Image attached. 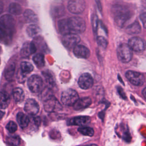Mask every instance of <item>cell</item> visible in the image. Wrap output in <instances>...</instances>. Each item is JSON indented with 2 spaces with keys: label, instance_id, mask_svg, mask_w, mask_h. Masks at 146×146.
<instances>
[{
  "label": "cell",
  "instance_id": "cell-1",
  "mask_svg": "<svg viewBox=\"0 0 146 146\" xmlns=\"http://www.w3.org/2000/svg\"><path fill=\"white\" fill-rule=\"evenodd\" d=\"M112 13L116 25L122 27L132 16L130 10L125 6L116 4L112 7Z\"/></svg>",
  "mask_w": 146,
  "mask_h": 146
},
{
  "label": "cell",
  "instance_id": "cell-2",
  "mask_svg": "<svg viewBox=\"0 0 146 146\" xmlns=\"http://www.w3.org/2000/svg\"><path fill=\"white\" fill-rule=\"evenodd\" d=\"M70 33L80 34L83 33L86 28L85 21L81 17H72L67 19Z\"/></svg>",
  "mask_w": 146,
  "mask_h": 146
},
{
  "label": "cell",
  "instance_id": "cell-3",
  "mask_svg": "<svg viewBox=\"0 0 146 146\" xmlns=\"http://www.w3.org/2000/svg\"><path fill=\"white\" fill-rule=\"evenodd\" d=\"M15 21L14 18L9 14H5L0 18V26L8 36L13 34L15 29Z\"/></svg>",
  "mask_w": 146,
  "mask_h": 146
},
{
  "label": "cell",
  "instance_id": "cell-4",
  "mask_svg": "<svg viewBox=\"0 0 146 146\" xmlns=\"http://www.w3.org/2000/svg\"><path fill=\"white\" fill-rule=\"evenodd\" d=\"M117 56L119 60L123 63H128L132 59V50L128 44L122 43L117 48Z\"/></svg>",
  "mask_w": 146,
  "mask_h": 146
},
{
  "label": "cell",
  "instance_id": "cell-5",
  "mask_svg": "<svg viewBox=\"0 0 146 146\" xmlns=\"http://www.w3.org/2000/svg\"><path fill=\"white\" fill-rule=\"evenodd\" d=\"M79 98L78 92L73 89L69 88L62 92L61 95V102L66 106H73Z\"/></svg>",
  "mask_w": 146,
  "mask_h": 146
},
{
  "label": "cell",
  "instance_id": "cell-6",
  "mask_svg": "<svg viewBox=\"0 0 146 146\" xmlns=\"http://www.w3.org/2000/svg\"><path fill=\"white\" fill-rule=\"evenodd\" d=\"M44 110L47 112H55L62 109V106L58 99L52 95L46 98L43 103Z\"/></svg>",
  "mask_w": 146,
  "mask_h": 146
},
{
  "label": "cell",
  "instance_id": "cell-7",
  "mask_svg": "<svg viewBox=\"0 0 146 146\" xmlns=\"http://www.w3.org/2000/svg\"><path fill=\"white\" fill-rule=\"evenodd\" d=\"M43 85V83L42 78L37 75H33L28 79L27 86L32 92H40L42 89Z\"/></svg>",
  "mask_w": 146,
  "mask_h": 146
},
{
  "label": "cell",
  "instance_id": "cell-8",
  "mask_svg": "<svg viewBox=\"0 0 146 146\" xmlns=\"http://www.w3.org/2000/svg\"><path fill=\"white\" fill-rule=\"evenodd\" d=\"M125 76L127 79L135 86H141L144 83V76L140 72L129 70L126 72Z\"/></svg>",
  "mask_w": 146,
  "mask_h": 146
},
{
  "label": "cell",
  "instance_id": "cell-9",
  "mask_svg": "<svg viewBox=\"0 0 146 146\" xmlns=\"http://www.w3.org/2000/svg\"><path fill=\"white\" fill-rule=\"evenodd\" d=\"M86 8V2L84 0H71L68 2L67 9L70 12L79 14L84 10Z\"/></svg>",
  "mask_w": 146,
  "mask_h": 146
},
{
  "label": "cell",
  "instance_id": "cell-10",
  "mask_svg": "<svg viewBox=\"0 0 146 146\" xmlns=\"http://www.w3.org/2000/svg\"><path fill=\"white\" fill-rule=\"evenodd\" d=\"M80 38L79 36L76 34L70 33L63 35L62 41L63 44L67 48H74L80 42Z\"/></svg>",
  "mask_w": 146,
  "mask_h": 146
},
{
  "label": "cell",
  "instance_id": "cell-11",
  "mask_svg": "<svg viewBox=\"0 0 146 146\" xmlns=\"http://www.w3.org/2000/svg\"><path fill=\"white\" fill-rule=\"evenodd\" d=\"M128 46L136 52H141L146 48V43L144 40L138 36H135L128 40Z\"/></svg>",
  "mask_w": 146,
  "mask_h": 146
},
{
  "label": "cell",
  "instance_id": "cell-12",
  "mask_svg": "<svg viewBox=\"0 0 146 146\" xmlns=\"http://www.w3.org/2000/svg\"><path fill=\"white\" fill-rule=\"evenodd\" d=\"M78 83L82 89L88 90L92 87L94 80L90 74L88 73H84L79 77Z\"/></svg>",
  "mask_w": 146,
  "mask_h": 146
},
{
  "label": "cell",
  "instance_id": "cell-13",
  "mask_svg": "<svg viewBox=\"0 0 146 146\" xmlns=\"http://www.w3.org/2000/svg\"><path fill=\"white\" fill-rule=\"evenodd\" d=\"M24 109L28 114L34 116L38 113L39 111V106L35 100L33 99H29L25 103Z\"/></svg>",
  "mask_w": 146,
  "mask_h": 146
},
{
  "label": "cell",
  "instance_id": "cell-14",
  "mask_svg": "<svg viewBox=\"0 0 146 146\" xmlns=\"http://www.w3.org/2000/svg\"><path fill=\"white\" fill-rule=\"evenodd\" d=\"M91 117L88 116H78L70 119L67 121L68 125H74L83 126L90 123Z\"/></svg>",
  "mask_w": 146,
  "mask_h": 146
},
{
  "label": "cell",
  "instance_id": "cell-15",
  "mask_svg": "<svg viewBox=\"0 0 146 146\" xmlns=\"http://www.w3.org/2000/svg\"><path fill=\"white\" fill-rule=\"evenodd\" d=\"M74 55L80 58L87 59L90 55V50L84 46L83 45H77L73 50Z\"/></svg>",
  "mask_w": 146,
  "mask_h": 146
},
{
  "label": "cell",
  "instance_id": "cell-16",
  "mask_svg": "<svg viewBox=\"0 0 146 146\" xmlns=\"http://www.w3.org/2000/svg\"><path fill=\"white\" fill-rule=\"evenodd\" d=\"M92 103V100L90 97H83L79 98V99L74 104V109L75 110H81L89 107Z\"/></svg>",
  "mask_w": 146,
  "mask_h": 146
},
{
  "label": "cell",
  "instance_id": "cell-17",
  "mask_svg": "<svg viewBox=\"0 0 146 146\" xmlns=\"http://www.w3.org/2000/svg\"><path fill=\"white\" fill-rule=\"evenodd\" d=\"M36 51V47L33 42H26L21 48V55L23 57L28 56L30 54L35 52Z\"/></svg>",
  "mask_w": 146,
  "mask_h": 146
},
{
  "label": "cell",
  "instance_id": "cell-18",
  "mask_svg": "<svg viewBox=\"0 0 146 146\" xmlns=\"http://www.w3.org/2000/svg\"><path fill=\"white\" fill-rule=\"evenodd\" d=\"M17 120L19 125L22 128H26L30 123V119L28 116L21 112L17 113Z\"/></svg>",
  "mask_w": 146,
  "mask_h": 146
},
{
  "label": "cell",
  "instance_id": "cell-19",
  "mask_svg": "<svg viewBox=\"0 0 146 146\" xmlns=\"http://www.w3.org/2000/svg\"><path fill=\"white\" fill-rule=\"evenodd\" d=\"M23 17L27 23H35L38 20L37 15L31 9L25 10L23 13Z\"/></svg>",
  "mask_w": 146,
  "mask_h": 146
},
{
  "label": "cell",
  "instance_id": "cell-20",
  "mask_svg": "<svg viewBox=\"0 0 146 146\" xmlns=\"http://www.w3.org/2000/svg\"><path fill=\"white\" fill-rule=\"evenodd\" d=\"M58 26L59 31L61 34L65 35L70 33L67 22V19H62L59 21L58 23Z\"/></svg>",
  "mask_w": 146,
  "mask_h": 146
},
{
  "label": "cell",
  "instance_id": "cell-21",
  "mask_svg": "<svg viewBox=\"0 0 146 146\" xmlns=\"http://www.w3.org/2000/svg\"><path fill=\"white\" fill-rule=\"evenodd\" d=\"M10 99L9 95L5 91H0V108H6L10 103Z\"/></svg>",
  "mask_w": 146,
  "mask_h": 146
},
{
  "label": "cell",
  "instance_id": "cell-22",
  "mask_svg": "<svg viewBox=\"0 0 146 146\" xmlns=\"http://www.w3.org/2000/svg\"><path fill=\"white\" fill-rule=\"evenodd\" d=\"M13 98L16 103H21L25 99V94L22 88L17 87L14 89L13 92Z\"/></svg>",
  "mask_w": 146,
  "mask_h": 146
},
{
  "label": "cell",
  "instance_id": "cell-23",
  "mask_svg": "<svg viewBox=\"0 0 146 146\" xmlns=\"http://www.w3.org/2000/svg\"><path fill=\"white\" fill-rule=\"evenodd\" d=\"M126 32L129 34H136L141 32V26L138 22L136 21L126 28Z\"/></svg>",
  "mask_w": 146,
  "mask_h": 146
},
{
  "label": "cell",
  "instance_id": "cell-24",
  "mask_svg": "<svg viewBox=\"0 0 146 146\" xmlns=\"http://www.w3.org/2000/svg\"><path fill=\"white\" fill-rule=\"evenodd\" d=\"M15 69V63H10L6 68L5 72V77L7 80H11L13 78Z\"/></svg>",
  "mask_w": 146,
  "mask_h": 146
},
{
  "label": "cell",
  "instance_id": "cell-25",
  "mask_svg": "<svg viewBox=\"0 0 146 146\" xmlns=\"http://www.w3.org/2000/svg\"><path fill=\"white\" fill-rule=\"evenodd\" d=\"M51 15L55 17H61L65 13V10L63 5H56L52 7L51 10Z\"/></svg>",
  "mask_w": 146,
  "mask_h": 146
},
{
  "label": "cell",
  "instance_id": "cell-26",
  "mask_svg": "<svg viewBox=\"0 0 146 146\" xmlns=\"http://www.w3.org/2000/svg\"><path fill=\"white\" fill-rule=\"evenodd\" d=\"M9 10L10 13L15 15L21 14L23 11L22 6L19 3L16 2L11 3L9 5Z\"/></svg>",
  "mask_w": 146,
  "mask_h": 146
},
{
  "label": "cell",
  "instance_id": "cell-27",
  "mask_svg": "<svg viewBox=\"0 0 146 146\" xmlns=\"http://www.w3.org/2000/svg\"><path fill=\"white\" fill-rule=\"evenodd\" d=\"M40 31V28L38 26L33 24L29 25L26 29V32L27 35L31 38H33L36 36L39 33Z\"/></svg>",
  "mask_w": 146,
  "mask_h": 146
},
{
  "label": "cell",
  "instance_id": "cell-28",
  "mask_svg": "<svg viewBox=\"0 0 146 146\" xmlns=\"http://www.w3.org/2000/svg\"><path fill=\"white\" fill-rule=\"evenodd\" d=\"M33 60L34 63L38 67H42L44 66V55L42 54L39 53L35 54L33 58Z\"/></svg>",
  "mask_w": 146,
  "mask_h": 146
},
{
  "label": "cell",
  "instance_id": "cell-29",
  "mask_svg": "<svg viewBox=\"0 0 146 146\" xmlns=\"http://www.w3.org/2000/svg\"><path fill=\"white\" fill-rule=\"evenodd\" d=\"M20 70L23 73L27 74L33 71L34 67L31 63L28 62H23L21 63Z\"/></svg>",
  "mask_w": 146,
  "mask_h": 146
},
{
  "label": "cell",
  "instance_id": "cell-30",
  "mask_svg": "<svg viewBox=\"0 0 146 146\" xmlns=\"http://www.w3.org/2000/svg\"><path fill=\"white\" fill-rule=\"evenodd\" d=\"M78 131L84 136L92 137L94 135V130L92 128L90 127H82L78 129Z\"/></svg>",
  "mask_w": 146,
  "mask_h": 146
},
{
  "label": "cell",
  "instance_id": "cell-31",
  "mask_svg": "<svg viewBox=\"0 0 146 146\" xmlns=\"http://www.w3.org/2000/svg\"><path fill=\"white\" fill-rule=\"evenodd\" d=\"M7 143L10 146H18L21 143V139L18 136H11L6 139Z\"/></svg>",
  "mask_w": 146,
  "mask_h": 146
},
{
  "label": "cell",
  "instance_id": "cell-32",
  "mask_svg": "<svg viewBox=\"0 0 146 146\" xmlns=\"http://www.w3.org/2000/svg\"><path fill=\"white\" fill-rule=\"evenodd\" d=\"M43 75L45 79V80L49 85L53 86L54 85V80L52 75L48 72H43Z\"/></svg>",
  "mask_w": 146,
  "mask_h": 146
},
{
  "label": "cell",
  "instance_id": "cell-33",
  "mask_svg": "<svg viewBox=\"0 0 146 146\" xmlns=\"http://www.w3.org/2000/svg\"><path fill=\"white\" fill-rule=\"evenodd\" d=\"M17 124L13 121H9L6 126V129L10 133H14L17 130Z\"/></svg>",
  "mask_w": 146,
  "mask_h": 146
},
{
  "label": "cell",
  "instance_id": "cell-34",
  "mask_svg": "<svg viewBox=\"0 0 146 146\" xmlns=\"http://www.w3.org/2000/svg\"><path fill=\"white\" fill-rule=\"evenodd\" d=\"M91 24L93 29V31L96 34L98 29V18L96 14H94L92 16L91 18Z\"/></svg>",
  "mask_w": 146,
  "mask_h": 146
},
{
  "label": "cell",
  "instance_id": "cell-35",
  "mask_svg": "<svg viewBox=\"0 0 146 146\" xmlns=\"http://www.w3.org/2000/svg\"><path fill=\"white\" fill-rule=\"evenodd\" d=\"M96 41L97 43L98 44V45L101 47L102 48H106L107 46V41L106 40V39L102 36H98L97 37L96 39Z\"/></svg>",
  "mask_w": 146,
  "mask_h": 146
},
{
  "label": "cell",
  "instance_id": "cell-36",
  "mask_svg": "<svg viewBox=\"0 0 146 146\" xmlns=\"http://www.w3.org/2000/svg\"><path fill=\"white\" fill-rule=\"evenodd\" d=\"M17 78L18 80V82L19 83H24L25 81L26 80V74L23 73L21 70L19 71V72L17 74Z\"/></svg>",
  "mask_w": 146,
  "mask_h": 146
},
{
  "label": "cell",
  "instance_id": "cell-37",
  "mask_svg": "<svg viewBox=\"0 0 146 146\" xmlns=\"http://www.w3.org/2000/svg\"><path fill=\"white\" fill-rule=\"evenodd\" d=\"M140 18L143 23V27L146 29V12L141 14L140 15Z\"/></svg>",
  "mask_w": 146,
  "mask_h": 146
},
{
  "label": "cell",
  "instance_id": "cell-38",
  "mask_svg": "<svg viewBox=\"0 0 146 146\" xmlns=\"http://www.w3.org/2000/svg\"><path fill=\"white\" fill-rule=\"evenodd\" d=\"M117 92L119 94L120 96L124 99H126V95H125V94L124 93L123 90L120 87H117Z\"/></svg>",
  "mask_w": 146,
  "mask_h": 146
},
{
  "label": "cell",
  "instance_id": "cell-39",
  "mask_svg": "<svg viewBox=\"0 0 146 146\" xmlns=\"http://www.w3.org/2000/svg\"><path fill=\"white\" fill-rule=\"evenodd\" d=\"M7 36V34L5 33V31L0 26V41L2 40L3 39H5V38Z\"/></svg>",
  "mask_w": 146,
  "mask_h": 146
},
{
  "label": "cell",
  "instance_id": "cell-40",
  "mask_svg": "<svg viewBox=\"0 0 146 146\" xmlns=\"http://www.w3.org/2000/svg\"><path fill=\"white\" fill-rule=\"evenodd\" d=\"M33 121H34V123L38 126L40 125V119L39 116H36V117H33Z\"/></svg>",
  "mask_w": 146,
  "mask_h": 146
},
{
  "label": "cell",
  "instance_id": "cell-41",
  "mask_svg": "<svg viewBox=\"0 0 146 146\" xmlns=\"http://www.w3.org/2000/svg\"><path fill=\"white\" fill-rule=\"evenodd\" d=\"M95 1H96V5L98 6V9L101 11H102V5H101L100 0H95Z\"/></svg>",
  "mask_w": 146,
  "mask_h": 146
},
{
  "label": "cell",
  "instance_id": "cell-42",
  "mask_svg": "<svg viewBox=\"0 0 146 146\" xmlns=\"http://www.w3.org/2000/svg\"><path fill=\"white\" fill-rule=\"evenodd\" d=\"M3 9V3L1 0H0V14L2 12Z\"/></svg>",
  "mask_w": 146,
  "mask_h": 146
},
{
  "label": "cell",
  "instance_id": "cell-43",
  "mask_svg": "<svg viewBox=\"0 0 146 146\" xmlns=\"http://www.w3.org/2000/svg\"><path fill=\"white\" fill-rule=\"evenodd\" d=\"M142 94H143V96L146 99V87L143 89V90L142 91Z\"/></svg>",
  "mask_w": 146,
  "mask_h": 146
},
{
  "label": "cell",
  "instance_id": "cell-44",
  "mask_svg": "<svg viewBox=\"0 0 146 146\" xmlns=\"http://www.w3.org/2000/svg\"><path fill=\"white\" fill-rule=\"evenodd\" d=\"M4 114H5V113L3 111L0 110V119H1L3 117V116H4Z\"/></svg>",
  "mask_w": 146,
  "mask_h": 146
},
{
  "label": "cell",
  "instance_id": "cell-45",
  "mask_svg": "<svg viewBox=\"0 0 146 146\" xmlns=\"http://www.w3.org/2000/svg\"><path fill=\"white\" fill-rule=\"evenodd\" d=\"M86 146H98V145L95 144H89V145H86Z\"/></svg>",
  "mask_w": 146,
  "mask_h": 146
},
{
  "label": "cell",
  "instance_id": "cell-46",
  "mask_svg": "<svg viewBox=\"0 0 146 146\" xmlns=\"http://www.w3.org/2000/svg\"><path fill=\"white\" fill-rule=\"evenodd\" d=\"M0 63H1V62H0Z\"/></svg>",
  "mask_w": 146,
  "mask_h": 146
},
{
  "label": "cell",
  "instance_id": "cell-47",
  "mask_svg": "<svg viewBox=\"0 0 146 146\" xmlns=\"http://www.w3.org/2000/svg\"><path fill=\"white\" fill-rule=\"evenodd\" d=\"M144 1H146V0H144Z\"/></svg>",
  "mask_w": 146,
  "mask_h": 146
},
{
  "label": "cell",
  "instance_id": "cell-48",
  "mask_svg": "<svg viewBox=\"0 0 146 146\" xmlns=\"http://www.w3.org/2000/svg\"><path fill=\"white\" fill-rule=\"evenodd\" d=\"M0 48H1V47H0Z\"/></svg>",
  "mask_w": 146,
  "mask_h": 146
}]
</instances>
